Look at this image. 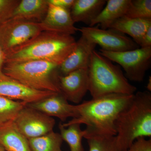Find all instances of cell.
Returning a JSON list of instances; mask_svg holds the SVG:
<instances>
[{
	"label": "cell",
	"mask_w": 151,
	"mask_h": 151,
	"mask_svg": "<svg viewBox=\"0 0 151 151\" xmlns=\"http://www.w3.org/2000/svg\"><path fill=\"white\" fill-rule=\"evenodd\" d=\"M28 140L32 151H62L63 140L60 133L53 131Z\"/></svg>",
	"instance_id": "obj_20"
},
{
	"label": "cell",
	"mask_w": 151,
	"mask_h": 151,
	"mask_svg": "<svg viewBox=\"0 0 151 151\" xmlns=\"http://www.w3.org/2000/svg\"><path fill=\"white\" fill-rule=\"evenodd\" d=\"M99 52L112 62L121 65L124 68L127 78L131 81H142L146 71L151 66V47L117 52L100 49Z\"/></svg>",
	"instance_id": "obj_7"
},
{
	"label": "cell",
	"mask_w": 151,
	"mask_h": 151,
	"mask_svg": "<svg viewBox=\"0 0 151 151\" xmlns=\"http://www.w3.org/2000/svg\"><path fill=\"white\" fill-rule=\"evenodd\" d=\"M55 93L32 89L6 75L3 72L0 73V96L27 104L39 101Z\"/></svg>",
	"instance_id": "obj_10"
},
{
	"label": "cell",
	"mask_w": 151,
	"mask_h": 151,
	"mask_svg": "<svg viewBox=\"0 0 151 151\" xmlns=\"http://www.w3.org/2000/svg\"><path fill=\"white\" fill-rule=\"evenodd\" d=\"M59 66L57 63L45 60L6 61L2 72L32 89L60 93L57 82Z\"/></svg>",
	"instance_id": "obj_5"
},
{
	"label": "cell",
	"mask_w": 151,
	"mask_h": 151,
	"mask_svg": "<svg viewBox=\"0 0 151 151\" xmlns=\"http://www.w3.org/2000/svg\"><path fill=\"white\" fill-rule=\"evenodd\" d=\"M20 0H0V24L12 18Z\"/></svg>",
	"instance_id": "obj_25"
},
{
	"label": "cell",
	"mask_w": 151,
	"mask_h": 151,
	"mask_svg": "<svg viewBox=\"0 0 151 151\" xmlns=\"http://www.w3.org/2000/svg\"><path fill=\"white\" fill-rule=\"evenodd\" d=\"M60 93L68 101L78 104L89 89L88 68L75 70L66 75H58Z\"/></svg>",
	"instance_id": "obj_11"
},
{
	"label": "cell",
	"mask_w": 151,
	"mask_h": 151,
	"mask_svg": "<svg viewBox=\"0 0 151 151\" xmlns=\"http://www.w3.org/2000/svg\"><path fill=\"white\" fill-rule=\"evenodd\" d=\"M49 4L70 11L75 0H47Z\"/></svg>",
	"instance_id": "obj_27"
},
{
	"label": "cell",
	"mask_w": 151,
	"mask_h": 151,
	"mask_svg": "<svg viewBox=\"0 0 151 151\" xmlns=\"http://www.w3.org/2000/svg\"><path fill=\"white\" fill-rule=\"evenodd\" d=\"M0 151H6L1 145H0Z\"/></svg>",
	"instance_id": "obj_31"
},
{
	"label": "cell",
	"mask_w": 151,
	"mask_h": 151,
	"mask_svg": "<svg viewBox=\"0 0 151 151\" xmlns=\"http://www.w3.org/2000/svg\"><path fill=\"white\" fill-rule=\"evenodd\" d=\"M26 103L0 96V125L13 121Z\"/></svg>",
	"instance_id": "obj_22"
},
{
	"label": "cell",
	"mask_w": 151,
	"mask_h": 151,
	"mask_svg": "<svg viewBox=\"0 0 151 151\" xmlns=\"http://www.w3.org/2000/svg\"><path fill=\"white\" fill-rule=\"evenodd\" d=\"M58 128L63 140L68 144L70 151H84L82 140L85 132L81 130L80 125L72 124L65 127L60 123Z\"/></svg>",
	"instance_id": "obj_21"
},
{
	"label": "cell",
	"mask_w": 151,
	"mask_h": 151,
	"mask_svg": "<svg viewBox=\"0 0 151 151\" xmlns=\"http://www.w3.org/2000/svg\"><path fill=\"white\" fill-rule=\"evenodd\" d=\"M27 106L50 117H55L64 122L68 118H76L75 105H71L60 93H55L42 100L29 103Z\"/></svg>",
	"instance_id": "obj_13"
},
{
	"label": "cell",
	"mask_w": 151,
	"mask_h": 151,
	"mask_svg": "<svg viewBox=\"0 0 151 151\" xmlns=\"http://www.w3.org/2000/svg\"><path fill=\"white\" fill-rule=\"evenodd\" d=\"M76 42L71 35L45 31L6 56V61L45 60L60 65L73 51Z\"/></svg>",
	"instance_id": "obj_3"
},
{
	"label": "cell",
	"mask_w": 151,
	"mask_h": 151,
	"mask_svg": "<svg viewBox=\"0 0 151 151\" xmlns=\"http://www.w3.org/2000/svg\"><path fill=\"white\" fill-rule=\"evenodd\" d=\"M151 26V19L131 18L124 16L115 21L108 29L130 36L139 46L144 35Z\"/></svg>",
	"instance_id": "obj_17"
},
{
	"label": "cell",
	"mask_w": 151,
	"mask_h": 151,
	"mask_svg": "<svg viewBox=\"0 0 151 151\" xmlns=\"http://www.w3.org/2000/svg\"><path fill=\"white\" fill-rule=\"evenodd\" d=\"M135 19H151V0H131L125 15Z\"/></svg>",
	"instance_id": "obj_24"
},
{
	"label": "cell",
	"mask_w": 151,
	"mask_h": 151,
	"mask_svg": "<svg viewBox=\"0 0 151 151\" xmlns=\"http://www.w3.org/2000/svg\"><path fill=\"white\" fill-rule=\"evenodd\" d=\"M126 151H151V140L145 137L137 139Z\"/></svg>",
	"instance_id": "obj_26"
},
{
	"label": "cell",
	"mask_w": 151,
	"mask_h": 151,
	"mask_svg": "<svg viewBox=\"0 0 151 151\" xmlns=\"http://www.w3.org/2000/svg\"><path fill=\"white\" fill-rule=\"evenodd\" d=\"M0 145L6 151H32L28 139L13 121L0 125Z\"/></svg>",
	"instance_id": "obj_16"
},
{
	"label": "cell",
	"mask_w": 151,
	"mask_h": 151,
	"mask_svg": "<svg viewBox=\"0 0 151 151\" xmlns=\"http://www.w3.org/2000/svg\"><path fill=\"white\" fill-rule=\"evenodd\" d=\"M48 6L47 0H22L11 19L40 23L46 15Z\"/></svg>",
	"instance_id": "obj_15"
},
{
	"label": "cell",
	"mask_w": 151,
	"mask_h": 151,
	"mask_svg": "<svg viewBox=\"0 0 151 151\" xmlns=\"http://www.w3.org/2000/svg\"><path fill=\"white\" fill-rule=\"evenodd\" d=\"M147 89L148 91L149 92H150L151 90V77L150 76L149 77L148 82L147 84Z\"/></svg>",
	"instance_id": "obj_30"
},
{
	"label": "cell",
	"mask_w": 151,
	"mask_h": 151,
	"mask_svg": "<svg viewBox=\"0 0 151 151\" xmlns=\"http://www.w3.org/2000/svg\"><path fill=\"white\" fill-rule=\"evenodd\" d=\"M82 35L100 45L106 51L122 52L139 48L132 39L112 29H103L96 27H83L78 28Z\"/></svg>",
	"instance_id": "obj_8"
},
{
	"label": "cell",
	"mask_w": 151,
	"mask_h": 151,
	"mask_svg": "<svg viewBox=\"0 0 151 151\" xmlns=\"http://www.w3.org/2000/svg\"><path fill=\"white\" fill-rule=\"evenodd\" d=\"M89 151H121L116 136H96L86 139Z\"/></svg>",
	"instance_id": "obj_23"
},
{
	"label": "cell",
	"mask_w": 151,
	"mask_h": 151,
	"mask_svg": "<svg viewBox=\"0 0 151 151\" xmlns=\"http://www.w3.org/2000/svg\"><path fill=\"white\" fill-rule=\"evenodd\" d=\"M6 60V55L3 51L2 48L0 46V73L2 72L3 65Z\"/></svg>",
	"instance_id": "obj_29"
},
{
	"label": "cell",
	"mask_w": 151,
	"mask_h": 151,
	"mask_svg": "<svg viewBox=\"0 0 151 151\" xmlns=\"http://www.w3.org/2000/svg\"><path fill=\"white\" fill-rule=\"evenodd\" d=\"M106 0H75L70 9L74 23H84L90 25L106 4Z\"/></svg>",
	"instance_id": "obj_18"
},
{
	"label": "cell",
	"mask_w": 151,
	"mask_h": 151,
	"mask_svg": "<svg viewBox=\"0 0 151 151\" xmlns=\"http://www.w3.org/2000/svg\"><path fill=\"white\" fill-rule=\"evenodd\" d=\"M97 45L81 35L73 51L58 66V75H66L78 69L88 68L92 52Z\"/></svg>",
	"instance_id": "obj_12"
},
{
	"label": "cell",
	"mask_w": 151,
	"mask_h": 151,
	"mask_svg": "<svg viewBox=\"0 0 151 151\" xmlns=\"http://www.w3.org/2000/svg\"><path fill=\"white\" fill-rule=\"evenodd\" d=\"M116 142L126 151L137 139L151 136V94L146 91L134 94L115 123Z\"/></svg>",
	"instance_id": "obj_2"
},
{
	"label": "cell",
	"mask_w": 151,
	"mask_h": 151,
	"mask_svg": "<svg viewBox=\"0 0 151 151\" xmlns=\"http://www.w3.org/2000/svg\"><path fill=\"white\" fill-rule=\"evenodd\" d=\"M134 94H107L75 105L77 117L62 125L65 127L72 124L86 125V139L96 136H116V119L132 101Z\"/></svg>",
	"instance_id": "obj_1"
},
{
	"label": "cell",
	"mask_w": 151,
	"mask_h": 151,
	"mask_svg": "<svg viewBox=\"0 0 151 151\" xmlns=\"http://www.w3.org/2000/svg\"></svg>",
	"instance_id": "obj_32"
},
{
	"label": "cell",
	"mask_w": 151,
	"mask_h": 151,
	"mask_svg": "<svg viewBox=\"0 0 151 151\" xmlns=\"http://www.w3.org/2000/svg\"><path fill=\"white\" fill-rule=\"evenodd\" d=\"M139 46L143 48L151 47V26L149 28L144 35Z\"/></svg>",
	"instance_id": "obj_28"
},
{
	"label": "cell",
	"mask_w": 151,
	"mask_h": 151,
	"mask_svg": "<svg viewBox=\"0 0 151 151\" xmlns=\"http://www.w3.org/2000/svg\"><path fill=\"white\" fill-rule=\"evenodd\" d=\"M44 31L72 35L78 31L71 18L70 11L49 4L47 12L40 23Z\"/></svg>",
	"instance_id": "obj_14"
},
{
	"label": "cell",
	"mask_w": 151,
	"mask_h": 151,
	"mask_svg": "<svg viewBox=\"0 0 151 151\" xmlns=\"http://www.w3.org/2000/svg\"><path fill=\"white\" fill-rule=\"evenodd\" d=\"M89 89L92 98L111 94H133L137 87L129 82L121 67L93 51L88 68Z\"/></svg>",
	"instance_id": "obj_4"
},
{
	"label": "cell",
	"mask_w": 151,
	"mask_h": 151,
	"mask_svg": "<svg viewBox=\"0 0 151 151\" xmlns=\"http://www.w3.org/2000/svg\"><path fill=\"white\" fill-rule=\"evenodd\" d=\"M13 122L18 130L28 139L53 131L55 121L52 117L26 106L18 113Z\"/></svg>",
	"instance_id": "obj_9"
},
{
	"label": "cell",
	"mask_w": 151,
	"mask_h": 151,
	"mask_svg": "<svg viewBox=\"0 0 151 151\" xmlns=\"http://www.w3.org/2000/svg\"><path fill=\"white\" fill-rule=\"evenodd\" d=\"M131 0H108L105 6L93 20L89 27L99 24L101 28L108 29L115 21L126 14Z\"/></svg>",
	"instance_id": "obj_19"
},
{
	"label": "cell",
	"mask_w": 151,
	"mask_h": 151,
	"mask_svg": "<svg viewBox=\"0 0 151 151\" xmlns=\"http://www.w3.org/2000/svg\"><path fill=\"white\" fill-rule=\"evenodd\" d=\"M42 31L40 23L10 19L0 24V46L6 57Z\"/></svg>",
	"instance_id": "obj_6"
}]
</instances>
